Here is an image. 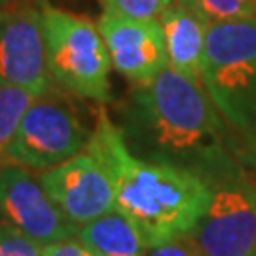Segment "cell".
Here are the masks:
<instances>
[{"label":"cell","mask_w":256,"mask_h":256,"mask_svg":"<svg viewBox=\"0 0 256 256\" xmlns=\"http://www.w3.org/2000/svg\"><path fill=\"white\" fill-rule=\"evenodd\" d=\"M118 128L137 158L190 171L207 184L241 167L203 82L171 66L133 86L120 110Z\"/></svg>","instance_id":"cell-1"},{"label":"cell","mask_w":256,"mask_h":256,"mask_svg":"<svg viewBox=\"0 0 256 256\" xmlns=\"http://www.w3.org/2000/svg\"><path fill=\"white\" fill-rule=\"evenodd\" d=\"M86 150L106 167L116 209L140 230L148 247L188 238L205 214L209 184L190 171L137 158L104 108L97 110Z\"/></svg>","instance_id":"cell-2"},{"label":"cell","mask_w":256,"mask_h":256,"mask_svg":"<svg viewBox=\"0 0 256 256\" xmlns=\"http://www.w3.org/2000/svg\"><path fill=\"white\" fill-rule=\"evenodd\" d=\"M48 70L66 93L97 102L110 101L112 61L99 27L66 10H42Z\"/></svg>","instance_id":"cell-3"},{"label":"cell","mask_w":256,"mask_h":256,"mask_svg":"<svg viewBox=\"0 0 256 256\" xmlns=\"http://www.w3.org/2000/svg\"><path fill=\"white\" fill-rule=\"evenodd\" d=\"M202 82L230 126H256V21L209 25Z\"/></svg>","instance_id":"cell-4"},{"label":"cell","mask_w":256,"mask_h":256,"mask_svg":"<svg viewBox=\"0 0 256 256\" xmlns=\"http://www.w3.org/2000/svg\"><path fill=\"white\" fill-rule=\"evenodd\" d=\"M92 133L63 90L52 88L25 112L8 148L6 167L50 171L84 152Z\"/></svg>","instance_id":"cell-5"},{"label":"cell","mask_w":256,"mask_h":256,"mask_svg":"<svg viewBox=\"0 0 256 256\" xmlns=\"http://www.w3.org/2000/svg\"><path fill=\"white\" fill-rule=\"evenodd\" d=\"M210 202L188 236L198 256H256V184L243 167L210 182Z\"/></svg>","instance_id":"cell-6"},{"label":"cell","mask_w":256,"mask_h":256,"mask_svg":"<svg viewBox=\"0 0 256 256\" xmlns=\"http://www.w3.org/2000/svg\"><path fill=\"white\" fill-rule=\"evenodd\" d=\"M36 176L50 200L76 226L90 224L116 210L112 176L90 150Z\"/></svg>","instance_id":"cell-7"},{"label":"cell","mask_w":256,"mask_h":256,"mask_svg":"<svg viewBox=\"0 0 256 256\" xmlns=\"http://www.w3.org/2000/svg\"><path fill=\"white\" fill-rule=\"evenodd\" d=\"M0 218L42 247L78 238L80 232L50 200L38 176L19 167L0 171Z\"/></svg>","instance_id":"cell-8"},{"label":"cell","mask_w":256,"mask_h":256,"mask_svg":"<svg viewBox=\"0 0 256 256\" xmlns=\"http://www.w3.org/2000/svg\"><path fill=\"white\" fill-rule=\"evenodd\" d=\"M16 86L34 93L55 88L48 70L42 10L18 6L0 14V88Z\"/></svg>","instance_id":"cell-9"},{"label":"cell","mask_w":256,"mask_h":256,"mask_svg":"<svg viewBox=\"0 0 256 256\" xmlns=\"http://www.w3.org/2000/svg\"><path fill=\"white\" fill-rule=\"evenodd\" d=\"M112 68L133 84L148 82L169 66L160 21H140L102 12L97 21Z\"/></svg>","instance_id":"cell-10"},{"label":"cell","mask_w":256,"mask_h":256,"mask_svg":"<svg viewBox=\"0 0 256 256\" xmlns=\"http://www.w3.org/2000/svg\"><path fill=\"white\" fill-rule=\"evenodd\" d=\"M169 66L192 80H202L209 25L180 0L160 18Z\"/></svg>","instance_id":"cell-11"},{"label":"cell","mask_w":256,"mask_h":256,"mask_svg":"<svg viewBox=\"0 0 256 256\" xmlns=\"http://www.w3.org/2000/svg\"><path fill=\"white\" fill-rule=\"evenodd\" d=\"M78 239L99 256H144L148 248L140 230L118 209L80 226Z\"/></svg>","instance_id":"cell-12"},{"label":"cell","mask_w":256,"mask_h":256,"mask_svg":"<svg viewBox=\"0 0 256 256\" xmlns=\"http://www.w3.org/2000/svg\"><path fill=\"white\" fill-rule=\"evenodd\" d=\"M38 93L16 86L0 88V171L6 167V154L28 106L36 101Z\"/></svg>","instance_id":"cell-13"},{"label":"cell","mask_w":256,"mask_h":256,"mask_svg":"<svg viewBox=\"0 0 256 256\" xmlns=\"http://www.w3.org/2000/svg\"><path fill=\"white\" fill-rule=\"evenodd\" d=\"M207 23L256 21V0H180Z\"/></svg>","instance_id":"cell-14"},{"label":"cell","mask_w":256,"mask_h":256,"mask_svg":"<svg viewBox=\"0 0 256 256\" xmlns=\"http://www.w3.org/2000/svg\"><path fill=\"white\" fill-rule=\"evenodd\" d=\"M104 12L140 21H160L174 0H101Z\"/></svg>","instance_id":"cell-15"},{"label":"cell","mask_w":256,"mask_h":256,"mask_svg":"<svg viewBox=\"0 0 256 256\" xmlns=\"http://www.w3.org/2000/svg\"><path fill=\"white\" fill-rule=\"evenodd\" d=\"M42 245L0 218V256H42Z\"/></svg>","instance_id":"cell-16"},{"label":"cell","mask_w":256,"mask_h":256,"mask_svg":"<svg viewBox=\"0 0 256 256\" xmlns=\"http://www.w3.org/2000/svg\"><path fill=\"white\" fill-rule=\"evenodd\" d=\"M230 144L238 164L256 184V126L239 131L238 137H232Z\"/></svg>","instance_id":"cell-17"},{"label":"cell","mask_w":256,"mask_h":256,"mask_svg":"<svg viewBox=\"0 0 256 256\" xmlns=\"http://www.w3.org/2000/svg\"><path fill=\"white\" fill-rule=\"evenodd\" d=\"M42 256H99L88 248L78 238L57 241L42 248Z\"/></svg>","instance_id":"cell-18"},{"label":"cell","mask_w":256,"mask_h":256,"mask_svg":"<svg viewBox=\"0 0 256 256\" xmlns=\"http://www.w3.org/2000/svg\"><path fill=\"white\" fill-rule=\"evenodd\" d=\"M144 256H198L196 248L186 238L173 239V241H165L160 245L146 248Z\"/></svg>","instance_id":"cell-19"},{"label":"cell","mask_w":256,"mask_h":256,"mask_svg":"<svg viewBox=\"0 0 256 256\" xmlns=\"http://www.w3.org/2000/svg\"><path fill=\"white\" fill-rule=\"evenodd\" d=\"M21 6H32V8H40L44 10L46 6H50L48 4V0H18Z\"/></svg>","instance_id":"cell-20"},{"label":"cell","mask_w":256,"mask_h":256,"mask_svg":"<svg viewBox=\"0 0 256 256\" xmlns=\"http://www.w3.org/2000/svg\"><path fill=\"white\" fill-rule=\"evenodd\" d=\"M21 6L18 0H0V14H4V12H8V10H14Z\"/></svg>","instance_id":"cell-21"}]
</instances>
